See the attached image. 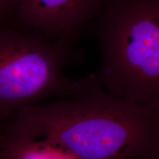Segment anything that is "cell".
Instances as JSON below:
<instances>
[{
	"mask_svg": "<svg viewBox=\"0 0 159 159\" xmlns=\"http://www.w3.org/2000/svg\"><path fill=\"white\" fill-rule=\"evenodd\" d=\"M0 136L46 141L77 159H159V115L97 82L80 98L23 107Z\"/></svg>",
	"mask_w": 159,
	"mask_h": 159,
	"instance_id": "1",
	"label": "cell"
},
{
	"mask_svg": "<svg viewBox=\"0 0 159 159\" xmlns=\"http://www.w3.org/2000/svg\"><path fill=\"white\" fill-rule=\"evenodd\" d=\"M87 29L102 55L99 85L159 115V0H111Z\"/></svg>",
	"mask_w": 159,
	"mask_h": 159,
	"instance_id": "2",
	"label": "cell"
},
{
	"mask_svg": "<svg viewBox=\"0 0 159 159\" xmlns=\"http://www.w3.org/2000/svg\"><path fill=\"white\" fill-rule=\"evenodd\" d=\"M82 57L73 43L52 41L12 21L0 23V128L23 107L51 97L85 96L97 83L94 75L72 80L63 72Z\"/></svg>",
	"mask_w": 159,
	"mask_h": 159,
	"instance_id": "3",
	"label": "cell"
},
{
	"mask_svg": "<svg viewBox=\"0 0 159 159\" xmlns=\"http://www.w3.org/2000/svg\"><path fill=\"white\" fill-rule=\"evenodd\" d=\"M111 0H20L13 23L52 41L73 43Z\"/></svg>",
	"mask_w": 159,
	"mask_h": 159,
	"instance_id": "4",
	"label": "cell"
},
{
	"mask_svg": "<svg viewBox=\"0 0 159 159\" xmlns=\"http://www.w3.org/2000/svg\"><path fill=\"white\" fill-rule=\"evenodd\" d=\"M0 159H77L64 149L43 140L0 136Z\"/></svg>",
	"mask_w": 159,
	"mask_h": 159,
	"instance_id": "5",
	"label": "cell"
},
{
	"mask_svg": "<svg viewBox=\"0 0 159 159\" xmlns=\"http://www.w3.org/2000/svg\"><path fill=\"white\" fill-rule=\"evenodd\" d=\"M20 0H0V23L13 21Z\"/></svg>",
	"mask_w": 159,
	"mask_h": 159,
	"instance_id": "6",
	"label": "cell"
}]
</instances>
